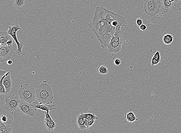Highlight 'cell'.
Listing matches in <instances>:
<instances>
[{
  "label": "cell",
  "instance_id": "obj_1",
  "mask_svg": "<svg viewBox=\"0 0 181 133\" xmlns=\"http://www.w3.org/2000/svg\"><path fill=\"white\" fill-rule=\"evenodd\" d=\"M123 15L101 7H96L94 17L88 26L99 41L103 48L107 47L117 27L125 26Z\"/></svg>",
  "mask_w": 181,
  "mask_h": 133
},
{
  "label": "cell",
  "instance_id": "obj_2",
  "mask_svg": "<svg viewBox=\"0 0 181 133\" xmlns=\"http://www.w3.org/2000/svg\"><path fill=\"white\" fill-rule=\"evenodd\" d=\"M36 94L39 102L49 104L53 102V95L52 88L46 80H44L40 85H38Z\"/></svg>",
  "mask_w": 181,
  "mask_h": 133
},
{
  "label": "cell",
  "instance_id": "obj_3",
  "mask_svg": "<svg viewBox=\"0 0 181 133\" xmlns=\"http://www.w3.org/2000/svg\"><path fill=\"white\" fill-rule=\"evenodd\" d=\"M18 94L21 100L29 104L37 100L35 90L33 86L28 84H25L20 86L18 91Z\"/></svg>",
  "mask_w": 181,
  "mask_h": 133
},
{
  "label": "cell",
  "instance_id": "obj_4",
  "mask_svg": "<svg viewBox=\"0 0 181 133\" xmlns=\"http://www.w3.org/2000/svg\"><path fill=\"white\" fill-rule=\"evenodd\" d=\"M143 9L147 15L153 17L159 13L162 3L161 0H144Z\"/></svg>",
  "mask_w": 181,
  "mask_h": 133
},
{
  "label": "cell",
  "instance_id": "obj_5",
  "mask_svg": "<svg viewBox=\"0 0 181 133\" xmlns=\"http://www.w3.org/2000/svg\"><path fill=\"white\" fill-rule=\"evenodd\" d=\"M6 103L4 109L7 111L13 113L19 107L20 101L18 96L14 94L6 95L5 96Z\"/></svg>",
  "mask_w": 181,
  "mask_h": 133
},
{
  "label": "cell",
  "instance_id": "obj_6",
  "mask_svg": "<svg viewBox=\"0 0 181 133\" xmlns=\"http://www.w3.org/2000/svg\"><path fill=\"white\" fill-rule=\"evenodd\" d=\"M20 30H21V28H20V25L16 23L14 24L11 26H9L8 31L7 32L8 34L11 36L12 38L17 44V49L16 50V53L18 55H21L22 49L24 45V43L23 42H19L17 37V31Z\"/></svg>",
  "mask_w": 181,
  "mask_h": 133
},
{
  "label": "cell",
  "instance_id": "obj_7",
  "mask_svg": "<svg viewBox=\"0 0 181 133\" xmlns=\"http://www.w3.org/2000/svg\"><path fill=\"white\" fill-rule=\"evenodd\" d=\"M13 53V46L1 45L0 48V62L7 61L12 58Z\"/></svg>",
  "mask_w": 181,
  "mask_h": 133
},
{
  "label": "cell",
  "instance_id": "obj_8",
  "mask_svg": "<svg viewBox=\"0 0 181 133\" xmlns=\"http://www.w3.org/2000/svg\"><path fill=\"white\" fill-rule=\"evenodd\" d=\"M18 107L21 113L27 116H34L37 112V110L31 104L23 100L20 101Z\"/></svg>",
  "mask_w": 181,
  "mask_h": 133
},
{
  "label": "cell",
  "instance_id": "obj_9",
  "mask_svg": "<svg viewBox=\"0 0 181 133\" xmlns=\"http://www.w3.org/2000/svg\"><path fill=\"white\" fill-rule=\"evenodd\" d=\"M108 51L110 53H117L123 51L125 49L124 41H120L116 42H110L107 46Z\"/></svg>",
  "mask_w": 181,
  "mask_h": 133
},
{
  "label": "cell",
  "instance_id": "obj_10",
  "mask_svg": "<svg viewBox=\"0 0 181 133\" xmlns=\"http://www.w3.org/2000/svg\"><path fill=\"white\" fill-rule=\"evenodd\" d=\"M35 109H40L41 110L44 111L48 113H49L50 111L56 109V106L54 105H49V104H44L42 103L39 102L38 100L34 101L31 104Z\"/></svg>",
  "mask_w": 181,
  "mask_h": 133
},
{
  "label": "cell",
  "instance_id": "obj_11",
  "mask_svg": "<svg viewBox=\"0 0 181 133\" xmlns=\"http://www.w3.org/2000/svg\"><path fill=\"white\" fill-rule=\"evenodd\" d=\"M45 118L44 124L46 128L50 131H55L56 127V123L52 119L49 113L45 112Z\"/></svg>",
  "mask_w": 181,
  "mask_h": 133
},
{
  "label": "cell",
  "instance_id": "obj_12",
  "mask_svg": "<svg viewBox=\"0 0 181 133\" xmlns=\"http://www.w3.org/2000/svg\"><path fill=\"white\" fill-rule=\"evenodd\" d=\"M3 84L5 88L6 93L10 92L14 85L13 82L11 79L10 73L5 77L3 81Z\"/></svg>",
  "mask_w": 181,
  "mask_h": 133
},
{
  "label": "cell",
  "instance_id": "obj_13",
  "mask_svg": "<svg viewBox=\"0 0 181 133\" xmlns=\"http://www.w3.org/2000/svg\"><path fill=\"white\" fill-rule=\"evenodd\" d=\"M121 26L117 27L115 33L113 36L110 42H116L124 41L123 34L121 30Z\"/></svg>",
  "mask_w": 181,
  "mask_h": 133
},
{
  "label": "cell",
  "instance_id": "obj_14",
  "mask_svg": "<svg viewBox=\"0 0 181 133\" xmlns=\"http://www.w3.org/2000/svg\"><path fill=\"white\" fill-rule=\"evenodd\" d=\"M12 39L11 36L5 31H2L0 33V44L1 45H6L8 41Z\"/></svg>",
  "mask_w": 181,
  "mask_h": 133
},
{
  "label": "cell",
  "instance_id": "obj_15",
  "mask_svg": "<svg viewBox=\"0 0 181 133\" xmlns=\"http://www.w3.org/2000/svg\"><path fill=\"white\" fill-rule=\"evenodd\" d=\"M177 3L175 2H172L170 0H163V6L165 13H167L172 8L177 6Z\"/></svg>",
  "mask_w": 181,
  "mask_h": 133
},
{
  "label": "cell",
  "instance_id": "obj_16",
  "mask_svg": "<svg viewBox=\"0 0 181 133\" xmlns=\"http://www.w3.org/2000/svg\"><path fill=\"white\" fill-rule=\"evenodd\" d=\"M27 0H14V6L16 8L20 10L25 7Z\"/></svg>",
  "mask_w": 181,
  "mask_h": 133
},
{
  "label": "cell",
  "instance_id": "obj_17",
  "mask_svg": "<svg viewBox=\"0 0 181 133\" xmlns=\"http://www.w3.org/2000/svg\"><path fill=\"white\" fill-rule=\"evenodd\" d=\"M77 122V126L81 130H84L87 129L84 123V118L82 117L81 113L78 115Z\"/></svg>",
  "mask_w": 181,
  "mask_h": 133
},
{
  "label": "cell",
  "instance_id": "obj_18",
  "mask_svg": "<svg viewBox=\"0 0 181 133\" xmlns=\"http://www.w3.org/2000/svg\"><path fill=\"white\" fill-rule=\"evenodd\" d=\"M0 131L1 133H11L12 132V128L10 126H6L1 121L0 123Z\"/></svg>",
  "mask_w": 181,
  "mask_h": 133
},
{
  "label": "cell",
  "instance_id": "obj_19",
  "mask_svg": "<svg viewBox=\"0 0 181 133\" xmlns=\"http://www.w3.org/2000/svg\"><path fill=\"white\" fill-rule=\"evenodd\" d=\"M173 41H174V37L172 35L166 34L163 36V41L165 45H170L173 42Z\"/></svg>",
  "mask_w": 181,
  "mask_h": 133
},
{
  "label": "cell",
  "instance_id": "obj_20",
  "mask_svg": "<svg viewBox=\"0 0 181 133\" xmlns=\"http://www.w3.org/2000/svg\"><path fill=\"white\" fill-rule=\"evenodd\" d=\"M97 71L98 74L106 75L108 73L109 69L106 66L100 65L98 66Z\"/></svg>",
  "mask_w": 181,
  "mask_h": 133
},
{
  "label": "cell",
  "instance_id": "obj_21",
  "mask_svg": "<svg viewBox=\"0 0 181 133\" xmlns=\"http://www.w3.org/2000/svg\"><path fill=\"white\" fill-rule=\"evenodd\" d=\"M82 117L84 118H86L88 120L98 119V118L94 114L90 113H81Z\"/></svg>",
  "mask_w": 181,
  "mask_h": 133
},
{
  "label": "cell",
  "instance_id": "obj_22",
  "mask_svg": "<svg viewBox=\"0 0 181 133\" xmlns=\"http://www.w3.org/2000/svg\"><path fill=\"white\" fill-rule=\"evenodd\" d=\"M10 73V72H7L5 75L0 79V92L1 93H6L5 88L3 84V80H4L5 77H6V76L8 75Z\"/></svg>",
  "mask_w": 181,
  "mask_h": 133
},
{
  "label": "cell",
  "instance_id": "obj_23",
  "mask_svg": "<svg viewBox=\"0 0 181 133\" xmlns=\"http://www.w3.org/2000/svg\"><path fill=\"white\" fill-rule=\"evenodd\" d=\"M135 115H134V113L131 110H130V111L128 113H125V114L124 117L126 120H128L129 118L135 116Z\"/></svg>",
  "mask_w": 181,
  "mask_h": 133
},
{
  "label": "cell",
  "instance_id": "obj_24",
  "mask_svg": "<svg viewBox=\"0 0 181 133\" xmlns=\"http://www.w3.org/2000/svg\"><path fill=\"white\" fill-rule=\"evenodd\" d=\"M153 58H155L156 61L159 62H161V58H160V52L159 51H157L156 53L154 54L153 56Z\"/></svg>",
  "mask_w": 181,
  "mask_h": 133
},
{
  "label": "cell",
  "instance_id": "obj_25",
  "mask_svg": "<svg viewBox=\"0 0 181 133\" xmlns=\"http://www.w3.org/2000/svg\"><path fill=\"white\" fill-rule=\"evenodd\" d=\"M138 120V118L137 116H136V115H135V116H134V117H132V118H129V119H128V121L130 123H132L133 122H134V121H136V120Z\"/></svg>",
  "mask_w": 181,
  "mask_h": 133
},
{
  "label": "cell",
  "instance_id": "obj_26",
  "mask_svg": "<svg viewBox=\"0 0 181 133\" xmlns=\"http://www.w3.org/2000/svg\"><path fill=\"white\" fill-rule=\"evenodd\" d=\"M159 63V62L156 61V60L155 58H153V57H152L151 61L152 66H154L157 65Z\"/></svg>",
  "mask_w": 181,
  "mask_h": 133
},
{
  "label": "cell",
  "instance_id": "obj_27",
  "mask_svg": "<svg viewBox=\"0 0 181 133\" xmlns=\"http://www.w3.org/2000/svg\"><path fill=\"white\" fill-rule=\"evenodd\" d=\"M136 23L138 26L139 27L140 26L143 24V21L142 19L140 18H138L136 20Z\"/></svg>",
  "mask_w": 181,
  "mask_h": 133
},
{
  "label": "cell",
  "instance_id": "obj_28",
  "mask_svg": "<svg viewBox=\"0 0 181 133\" xmlns=\"http://www.w3.org/2000/svg\"><path fill=\"white\" fill-rule=\"evenodd\" d=\"M7 72L5 71L2 70L1 69H0V79L5 75Z\"/></svg>",
  "mask_w": 181,
  "mask_h": 133
},
{
  "label": "cell",
  "instance_id": "obj_29",
  "mask_svg": "<svg viewBox=\"0 0 181 133\" xmlns=\"http://www.w3.org/2000/svg\"><path fill=\"white\" fill-rule=\"evenodd\" d=\"M7 120V117L5 116V115H2L1 117V121L2 122V123H4L5 122H6Z\"/></svg>",
  "mask_w": 181,
  "mask_h": 133
},
{
  "label": "cell",
  "instance_id": "obj_30",
  "mask_svg": "<svg viewBox=\"0 0 181 133\" xmlns=\"http://www.w3.org/2000/svg\"><path fill=\"white\" fill-rule=\"evenodd\" d=\"M139 29L141 30V31H145L147 29V26H146L145 25L143 24L139 27Z\"/></svg>",
  "mask_w": 181,
  "mask_h": 133
},
{
  "label": "cell",
  "instance_id": "obj_31",
  "mask_svg": "<svg viewBox=\"0 0 181 133\" xmlns=\"http://www.w3.org/2000/svg\"><path fill=\"white\" fill-rule=\"evenodd\" d=\"M114 62L115 65L119 66L121 64V61H120V59H118V58H117V59L114 60Z\"/></svg>",
  "mask_w": 181,
  "mask_h": 133
},
{
  "label": "cell",
  "instance_id": "obj_32",
  "mask_svg": "<svg viewBox=\"0 0 181 133\" xmlns=\"http://www.w3.org/2000/svg\"><path fill=\"white\" fill-rule=\"evenodd\" d=\"M84 123L87 129H88L90 127L88 125V120L86 119V118H84Z\"/></svg>",
  "mask_w": 181,
  "mask_h": 133
},
{
  "label": "cell",
  "instance_id": "obj_33",
  "mask_svg": "<svg viewBox=\"0 0 181 133\" xmlns=\"http://www.w3.org/2000/svg\"><path fill=\"white\" fill-rule=\"evenodd\" d=\"M96 120H88V125L90 127L93 126V123H94Z\"/></svg>",
  "mask_w": 181,
  "mask_h": 133
},
{
  "label": "cell",
  "instance_id": "obj_34",
  "mask_svg": "<svg viewBox=\"0 0 181 133\" xmlns=\"http://www.w3.org/2000/svg\"><path fill=\"white\" fill-rule=\"evenodd\" d=\"M13 41L12 39H11L8 41V42L6 43V45L8 46H11L12 45V44H13Z\"/></svg>",
  "mask_w": 181,
  "mask_h": 133
},
{
  "label": "cell",
  "instance_id": "obj_35",
  "mask_svg": "<svg viewBox=\"0 0 181 133\" xmlns=\"http://www.w3.org/2000/svg\"><path fill=\"white\" fill-rule=\"evenodd\" d=\"M12 63H13V62H12V61L11 60H9L7 61V64L9 65L12 64Z\"/></svg>",
  "mask_w": 181,
  "mask_h": 133
},
{
  "label": "cell",
  "instance_id": "obj_36",
  "mask_svg": "<svg viewBox=\"0 0 181 133\" xmlns=\"http://www.w3.org/2000/svg\"><path fill=\"white\" fill-rule=\"evenodd\" d=\"M181 1V0H175V2L176 3H179V2H180Z\"/></svg>",
  "mask_w": 181,
  "mask_h": 133
}]
</instances>
